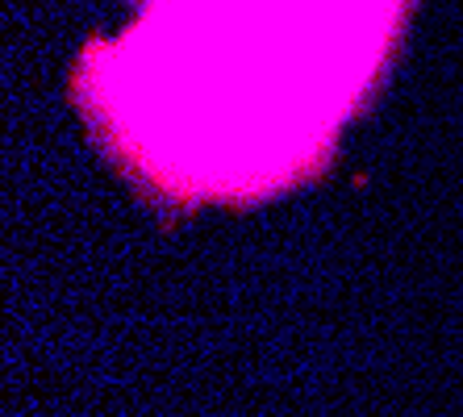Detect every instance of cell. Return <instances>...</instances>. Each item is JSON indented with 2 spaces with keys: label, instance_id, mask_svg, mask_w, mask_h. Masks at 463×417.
<instances>
[{
  "label": "cell",
  "instance_id": "1",
  "mask_svg": "<svg viewBox=\"0 0 463 417\" xmlns=\"http://www.w3.org/2000/svg\"><path fill=\"white\" fill-rule=\"evenodd\" d=\"M163 17L184 30H167L163 46L146 51L167 59L163 75H146L163 92L155 118L167 129L196 121L188 155H201L213 121H226L213 150L226 142L238 180H247L242 155H250L259 184L255 121H263L271 175H288L351 109L388 33V25H364V0H167Z\"/></svg>",
  "mask_w": 463,
  "mask_h": 417
}]
</instances>
